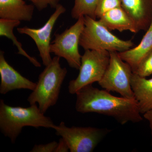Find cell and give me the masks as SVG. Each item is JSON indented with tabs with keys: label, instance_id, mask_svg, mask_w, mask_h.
<instances>
[{
	"label": "cell",
	"instance_id": "cell-24",
	"mask_svg": "<svg viewBox=\"0 0 152 152\" xmlns=\"http://www.w3.org/2000/svg\"><path fill=\"white\" fill-rule=\"evenodd\" d=\"M60 0H46L49 5L52 8H56V6L59 4Z\"/></svg>",
	"mask_w": 152,
	"mask_h": 152
},
{
	"label": "cell",
	"instance_id": "cell-23",
	"mask_svg": "<svg viewBox=\"0 0 152 152\" xmlns=\"http://www.w3.org/2000/svg\"><path fill=\"white\" fill-rule=\"evenodd\" d=\"M143 117L145 119L149 122L151 134V145H152V109L145 113L143 114Z\"/></svg>",
	"mask_w": 152,
	"mask_h": 152
},
{
	"label": "cell",
	"instance_id": "cell-17",
	"mask_svg": "<svg viewBox=\"0 0 152 152\" xmlns=\"http://www.w3.org/2000/svg\"><path fill=\"white\" fill-rule=\"evenodd\" d=\"M99 0H75L71 12L73 18L77 20L82 16H88L96 19L95 11Z\"/></svg>",
	"mask_w": 152,
	"mask_h": 152
},
{
	"label": "cell",
	"instance_id": "cell-15",
	"mask_svg": "<svg viewBox=\"0 0 152 152\" xmlns=\"http://www.w3.org/2000/svg\"><path fill=\"white\" fill-rule=\"evenodd\" d=\"M152 50V20L146 32L137 46L125 51L118 52V54L123 61L130 66L133 72Z\"/></svg>",
	"mask_w": 152,
	"mask_h": 152
},
{
	"label": "cell",
	"instance_id": "cell-12",
	"mask_svg": "<svg viewBox=\"0 0 152 152\" xmlns=\"http://www.w3.org/2000/svg\"><path fill=\"white\" fill-rule=\"evenodd\" d=\"M34 5L24 0H0V19L30 22L33 18Z\"/></svg>",
	"mask_w": 152,
	"mask_h": 152
},
{
	"label": "cell",
	"instance_id": "cell-9",
	"mask_svg": "<svg viewBox=\"0 0 152 152\" xmlns=\"http://www.w3.org/2000/svg\"><path fill=\"white\" fill-rule=\"evenodd\" d=\"M55 9L53 13L42 27L37 29L26 26L17 29L18 32L28 36L34 41L43 64L45 66L51 62L53 59L50 55V46L53 29L60 16L66 11L65 8L59 4Z\"/></svg>",
	"mask_w": 152,
	"mask_h": 152
},
{
	"label": "cell",
	"instance_id": "cell-6",
	"mask_svg": "<svg viewBox=\"0 0 152 152\" xmlns=\"http://www.w3.org/2000/svg\"><path fill=\"white\" fill-rule=\"evenodd\" d=\"M54 129L57 135L61 136L66 142L71 152L94 151L98 144L110 132V130L107 128L69 127L64 122L56 125Z\"/></svg>",
	"mask_w": 152,
	"mask_h": 152
},
{
	"label": "cell",
	"instance_id": "cell-10",
	"mask_svg": "<svg viewBox=\"0 0 152 152\" xmlns=\"http://www.w3.org/2000/svg\"><path fill=\"white\" fill-rule=\"evenodd\" d=\"M0 94L7 93L18 89H27L33 91L35 88L37 83L25 77L10 65L6 61L4 53L0 51Z\"/></svg>",
	"mask_w": 152,
	"mask_h": 152
},
{
	"label": "cell",
	"instance_id": "cell-13",
	"mask_svg": "<svg viewBox=\"0 0 152 152\" xmlns=\"http://www.w3.org/2000/svg\"><path fill=\"white\" fill-rule=\"evenodd\" d=\"M99 19V20L110 31H129L133 33L139 32L133 20L122 7L107 12Z\"/></svg>",
	"mask_w": 152,
	"mask_h": 152
},
{
	"label": "cell",
	"instance_id": "cell-5",
	"mask_svg": "<svg viewBox=\"0 0 152 152\" xmlns=\"http://www.w3.org/2000/svg\"><path fill=\"white\" fill-rule=\"evenodd\" d=\"M110 53L104 50H86L82 56L79 73L69 83L68 90L72 94L82 88L99 82L102 78L109 65Z\"/></svg>",
	"mask_w": 152,
	"mask_h": 152
},
{
	"label": "cell",
	"instance_id": "cell-14",
	"mask_svg": "<svg viewBox=\"0 0 152 152\" xmlns=\"http://www.w3.org/2000/svg\"><path fill=\"white\" fill-rule=\"evenodd\" d=\"M132 89L137 101L141 114L152 109V78L147 79L133 73L131 80Z\"/></svg>",
	"mask_w": 152,
	"mask_h": 152
},
{
	"label": "cell",
	"instance_id": "cell-19",
	"mask_svg": "<svg viewBox=\"0 0 152 152\" xmlns=\"http://www.w3.org/2000/svg\"><path fill=\"white\" fill-rule=\"evenodd\" d=\"M133 73L143 77L152 75V50L143 59Z\"/></svg>",
	"mask_w": 152,
	"mask_h": 152
},
{
	"label": "cell",
	"instance_id": "cell-11",
	"mask_svg": "<svg viewBox=\"0 0 152 152\" xmlns=\"http://www.w3.org/2000/svg\"><path fill=\"white\" fill-rule=\"evenodd\" d=\"M121 7L139 31L148 30L152 20V0H121Z\"/></svg>",
	"mask_w": 152,
	"mask_h": 152
},
{
	"label": "cell",
	"instance_id": "cell-2",
	"mask_svg": "<svg viewBox=\"0 0 152 152\" xmlns=\"http://www.w3.org/2000/svg\"><path fill=\"white\" fill-rule=\"evenodd\" d=\"M56 125L50 118L41 112L37 104L28 107H12L0 100V129L12 143L26 126L54 129Z\"/></svg>",
	"mask_w": 152,
	"mask_h": 152
},
{
	"label": "cell",
	"instance_id": "cell-22",
	"mask_svg": "<svg viewBox=\"0 0 152 152\" xmlns=\"http://www.w3.org/2000/svg\"><path fill=\"white\" fill-rule=\"evenodd\" d=\"M32 3L33 4L37 9L38 10L41 11L47 8L49 5L46 0H28Z\"/></svg>",
	"mask_w": 152,
	"mask_h": 152
},
{
	"label": "cell",
	"instance_id": "cell-18",
	"mask_svg": "<svg viewBox=\"0 0 152 152\" xmlns=\"http://www.w3.org/2000/svg\"><path fill=\"white\" fill-rule=\"evenodd\" d=\"M120 7L121 0H99L95 11L96 18H99L107 12Z\"/></svg>",
	"mask_w": 152,
	"mask_h": 152
},
{
	"label": "cell",
	"instance_id": "cell-16",
	"mask_svg": "<svg viewBox=\"0 0 152 152\" xmlns=\"http://www.w3.org/2000/svg\"><path fill=\"white\" fill-rule=\"evenodd\" d=\"M20 23L21 22L19 21L0 19V36L6 37L10 39L12 41L13 45L18 48V54L26 57L35 66L40 67V63L34 57L31 56L28 54L23 49L22 44L18 41L16 37L14 35V28L18 26Z\"/></svg>",
	"mask_w": 152,
	"mask_h": 152
},
{
	"label": "cell",
	"instance_id": "cell-21",
	"mask_svg": "<svg viewBox=\"0 0 152 152\" xmlns=\"http://www.w3.org/2000/svg\"><path fill=\"white\" fill-rule=\"evenodd\" d=\"M69 151V148L66 142L62 138H61L55 152H67Z\"/></svg>",
	"mask_w": 152,
	"mask_h": 152
},
{
	"label": "cell",
	"instance_id": "cell-1",
	"mask_svg": "<svg viewBox=\"0 0 152 152\" xmlns=\"http://www.w3.org/2000/svg\"><path fill=\"white\" fill-rule=\"evenodd\" d=\"M110 92L95 88L92 84L85 86L76 93V111L113 117L121 125L142 121L137 101L115 96Z\"/></svg>",
	"mask_w": 152,
	"mask_h": 152
},
{
	"label": "cell",
	"instance_id": "cell-8",
	"mask_svg": "<svg viewBox=\"0 0 152 152\" xmlns=\"http://www.w3.org/2000/svg\"><path fill=\"white\" fill-rule=\"evenodd\" d=\"M77 20L75 23L63 32L55 35V39L50 46V51L57 56L64 58L71 67L79 69L82 56L79 52V45L84 28V16Z\"/></svg>",
	"mask_w": 152,
	"mask_h": 152
},
{
	"label": "cell",
	"instance_id": "cell-7",
	"mask_svg": "<svg viewBox=\"0 0 152 152\" xmlns=\"http://www.w3.org/2000/svg\"><path fill=\"white\" fill-rule=\"evenodd\" d=\"M110 53L109 65L98 83L108 91L116 92L124 97L135 99L131 85L132 68L119 56L118 52Z\"/></svg>",
	"mask_w": 152,
	"mask_h": 152
},
{
	"label": "cell",
	"instance_id": "cell-4",
	"mask_svg": "<svg viewBox=\"0 0 152 152\" xmlns=\"http://www.w3.org/2000/svg\"><path fill=\"white\" fill-rule=\"evenodd\" d=\"M85 26L80 40V45L86 50H104L121 52L132 48L131 40L121 39L112 34L99 20L84 16Z\"/></svg>",
	"mask_w": 152,
	"mask_h": 152
},
{
	"label": "cell",
	"instance_id": "cell-20",
	"mask_svg": "<svg viewBox=\"0 0 152 152\" xmlns=\"http://www.w3.org/2000/svg\"><path fill=\"white\" fill-rule=\"evenodd\" d=\"M58 145V143L56 141H53L44 145H35L30 152H55Z\"/></svg>",
	"mask_w": 152,
	"mask_h": 152
},
{
	"label": "cell",
	"instance_id": "cell-3",
	"mask_svg": "<svg viewBox=\"0 0 152 152\" xmlns=\"http://www.w3.org/2000/svg\"><path fill=\"white\" fill-rule=\"evenodd\" d=\"M60 57L56 56L51 62L39 75L35 88L29 96L30 105L38 103L41 112L45 114L48 109L56 104L60 91L67 70L60 64Z\"/></svg>",
	"mask_w": 152,
	"mask_h": 152
}]
</instances>
